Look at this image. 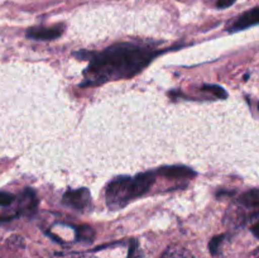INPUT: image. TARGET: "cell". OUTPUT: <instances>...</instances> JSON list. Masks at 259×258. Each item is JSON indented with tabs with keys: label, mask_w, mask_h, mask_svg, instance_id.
Segmentation results:
<instances>
[{
	"label": "cell",
	"mask_w": 259,
	"mask_h": 258,
	"mask_svg": "<svg viewBox=\"0 0 259 258\" xmlns=\"http://www.w3.org/2000/svg\"><path fill=\"white\" fill-rule=\"evenodd\" d=\"M128 258H144L143 253H142L141 248H139L137 240H132L131 245H129V253Z\"/></svg>",
	"instance_id": "12"
},
{
	"label": "cell",
	"mask_w": 259,
	"mask_h": 258,
	"mask_svg": "<svg viewBox=\"0 0 259 258\" xmlns=\"http://www.w3.org/2000/svg\"><path fill=\"white\" fill-rule=\"evenodd\" d=\"M252 232H253V234L255 235V237L259 238V223H258V224H255L254 227L252 228Z\"/></svg>",
	"instance_id": "16"
},
{
	"label": "cell",
	"mask_w": 259,
	"mask_h": 258,
	"mask_svg": "<svg viewBox=\"0 0 259 258\" xmlns=\"http://www.w3.org/2000/svg\"><path fill=\"white\" fill-rule=\"evenodd\" d=\"M223 239H224V235H218V237L212 238L211 242H210V244H209L211 254L217 255L218 253H219V248H220V244L223 243Z\"/></svg>",
	"instance_id": "13"
},
{
	"label": "cell",
	"mask_w": 259,
	"mask_h": 258,
	"mask_svg": "<svg viewBox=\"0 0 259 258\" xmlns=\"http://www.w3.org/2000/svg\"><path fill=\"white\" fill-rule=\"evenodd\" d=\"M76 234V240H80V242H93L94 237H95V232L91 227L89 225H81L77 227L75 230Z\"/></svg>",
	"instance_id": "10"
},
{
	"label": "cell",
	"mask_w": 259,
	"mask_h": 258,
	"mask_svg": "<svg viewBox=\"0 0 259 258\" xmlns=\"http://www.w3.org/2000/svg\"><path fill=\"white\" fill-rule=\"evenodd\" d=\"M158 53L133 43H118L99 53H91L82 86L133 77L146 68Z\"/></svg>",
	"instance_id": "1"
},
{
	"label": "cell",
	"mask_w": 259,
	"mask_h": 258,
	"mask_svg": "<svg viewBox=\"0 0 259 258\" xmlns=\"http://www.w3.org/2000/svg\"><path fill=\"white\" fill-rule=\"evenodd\" d=\"M238 204L249 211L252 218L259 217V189H252L243 192L238 199Z\"/></svg>",
	"instance_id": "6"
},
{
	"label": "cell",
	"mask_w": 259,
	"mask_h": 258,
	"mask_svg": "<svg viewBox=\"0 0 259 258\" xmlns=\"http://www.w3.org/2000/svg\"><path fill=\"white\" fill-rule=\"evenodd\" d=\"M131 180L132 177L129 176H121L113 180L108 185L105 196L106 204L110 209H120L133 200L131 192Z\"/></svg>",
	"instance_id": "2"
},
{
	"label": "cell",
	"mask_w": 259,
	"mask_h": 258,
	"mask_svg": "<svg viewBox=\"0 0 259 258\" xmlns=\"http://www.w3.org/2000/svg\"><path fill=\"white\" fill-rule=\"evenodd\" d=\"M14 201V196L8 192L0 191V206H8Z\"/></svg>",
	"instance_id": "14"
},
{
	"label": "cell",
	"mask_w": 259,
	"mask_h": 258,
	"mask_svg": "<svg viewBox=\"0 0 259 258\" xmlns=\"http://www.w3.org/2000/svg\"><path fill=\"white\" fill-rule=\"evenodd\" d=\"M235 2H237V0H218L217 7L219 8V9H225V8L232 7Z\"/></svg>",
	"instance_id": "15"
},
{
	"label": "cell",
	"mask_w": 259,
	"mask_h": 258,
	"mask_svg": "<svg viewBox=\"0 0 259 258\" xmlns=\"http://www.w3.org/2000/svg\"><path fill=\"white\" fill-rule=\"evenodd\" d=\"M63 33L62 25H56L52 28L34 27L27 30V37L37 40H52L61 37Z\"/></svg>",
	"instance_id": "5"
},
{
	"label": "cell",
	"mask_w": 259,
	"mask_h": 258,
	"mask_svg": "<svg viewBox=\"0 0 259 258\" xmlns=\"http://www.w3.org/2000/svg\"><path fill=\"white\" fill-rule=\"evenodd\" d=\"M159 258H195L190 250L180 245H171L163 252Z\"/></svg>",
	"instance_id": "9"
},
{
	"label": "cell",
	"mask_w": 259,
	"mask_h": 258,
	"mask_svg": "<svg viewBox=\"0 0 259 258\" xmlns=\"http://www.w3.org/2000/svg\"><path fill=\"white\" fill-rule=\"evenodd\" d=\"M259 24V7L253 8V9L248 10L244 14L238 17L232 25L229 27L230 32H238V30L247 29V28L253 27V25Z\"/></svg>",
	"instance_id": "4"
},
{
	"label": "cell",
	"mask_w": 259,
	"mask_h": 258,
	"mask_svg": "<svg viewBox=\"0 0 259 258\" xmlns=\"http://www.w3.org/2000/svg\"><path fill=\"white\" fill-rule=\"evenodd\" d=\"M202 90L209 91V93H211L212 95L217 96L218 99H227L228 98L227 91L218 85H204L202 86Z\"/></svg>",
	"instance_id": "11"
},
{
	"label": "cell",
	"mask_w": 259,
	"mask_h": 258,
	"mask_svg": "<svg viewBox=\"0 0 259 258\" xmlns=\"http://www.w3.org/2000/svg\"><path fill=\"white\" fill-rule=\"evenodd\" d=\"M19 204H20L19 210L22 212H24V214L34 212L38 205V200H37V196H35L34 191H32L30 189H25L24 192H23L22 197H20Z\"/></svg>",
	"instance_id": "8"
},
{
	"label": "cell",
	"mask_w": 259,
	"mask_h": 258,
	"mask_svg": "<svg viewBox=\"0 0 259 258\" xmlns=\"http://www.w3.org/2000/svg\"><path fill=\"white\" fill-rule=\"evenodd\" d=\"M62 204L75 210H88L91 206V195L88 189L68 190L63 194Z\"/></svg>",
	"instance_id": "3"
},
{
	"label": "cell",
	"mask_w": 259,
	"mask_h": 258,
	"mask_svg": "<svg viewBox=\"0 0 259 258\" xmlns=\"http://www.w3.org/2000/svg\"><path fill=\"white\" fill-rule=\"evenodd\" d=\"M156 174L172 180L191 179V177L196 176V172L186 166H164L157 169Z\"/></svg>",
	"instance_id": "7"
}]
</instances>
